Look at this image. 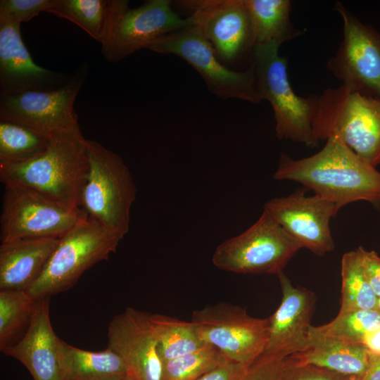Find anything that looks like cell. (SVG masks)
<instances>
[{"instance_id": "6da1fadb", "label": "cell", "mask_w": 380, "mask_h": 380, "mask_svg": "<svg viewBox=\"0 0 380 380\" xmlns=\"http://www.w3.org/2000/svg\"><path fill=\"white\" fill-rule=\"evenodd\" d=\"M273 178L300 183L339 210L360 201L380 207V172L336 137L328 138L320 151L306 158L281 153Z\"/></svg>"}, {"instance_id": "7a4b0ae2", "label": "cell", "mask_w": 380, "mask_h": 380, "mask_svg": "<svg viewBox=\"0 0 380 380\" xmlns=\"http://www.w3.org/2000/svg\"><path fill=\"white\" fill-rule=\"evenodd\" d=\"M88 171L87 139L77 125L49 134L46 149L18 164H0L4 186L31 190L53 202L80 207Z\"/></svg>"}, {"instance_id": "3957f363", "label": "cell", "mask_w": 380, "mask_h": 380, "mask_svg": "<svg viewBox=\"0 0 380 380\" xmlns=\"http://www.w3.org/2000/svg\"><path fill=\"white\" fill-rule=\"evenodd\" d=\"M319 141L336 137L372 166L380 165V99L344 85L317 96L312 122Z\"/></svg>"}, {"instance_id": "277c9868", "label": "cell", "mask_w": 380, "mask_h": 380, "mask_svg": "<svg viewBox=\"0 0 380 380\" xmlns=\"http://www.w3.org/2000/svg\"><path fill=\"white\" fill-rule=\"evenodd\" d=\"M88 171L80 206L121 239L128 233L137 187L120 156L87 139Z\"/></svg>"}, {"instance_id": "5b68a950", "label": "cell", "mask_w": 380, "mask_h": 380, "mask_svg": "<svg viewBox=\"0 0 380 380\" xmlns=\"http://www.w3.org/2000/svg\"><path fill=\"white\" fill-rule=\"evenodd\" d=\"M280 44L269 43L254 47L251 65L255 84L262 100L271 104L279 139L298 142L315 147L312 122L317 95L298 96L289 80L287 60L279 55Z\"/></svg>"}, {"instance_id": "8992f818", "label": "cell", "mask_w": 380, "mask_h": 380, "mask_svg": "<svg viewBox=\"0 0 380 380\" xmlns=\"http://www.w3.org/2000/svg\"><path fill=\"white\" fill-rule=\"evenodd\" d=\"M121 240L87 215L59 238L43 272L26 292L37 300L68 291L86 270L108 260Z\"/></svg>"}, {"instance_id": "52a82bcc", "label": "cell", "mask_w": 380, "mask_h": 380, "mask_svg": "<svg viewBox=\"0 0 380 380\" xmlns=\"http://www.w3.org/2000/svg\"><path fill=\"white\" fill-rule=\"evenodd\" d=\"M171 5L169 0H146L132 8L129 1L108 0L100 42L103 58L119 62L165 34L193 25L189 16L182 18Z\"/></svg>"}, {"instance_id": "ba28073f", "label": "cell", "mask_w": 380, "mask_h": 380, "mask_svg": "<svg viewBox=\"0 0 380 380\" xmlns=\"http://www.w3.org/2000/svg\"><path fill=\"white\" fill-rule=\"evenodd\" d=\"M300 248L299 243L263 211L249 228L218 245L212 262L227 272L278 275Z\"/></svg>"}, {"instance_id": "9c48e42d", "label": "cell", "mask_w": 380, "mask_h": 380, "mask_svg": "<svg viewBox=\"0 0 380 380\" xmlns=\"http://www.w3.org/2000/svg\"><path fill=\"white\" fill-rule=\"evenodd\" d=\"M147 49L182 58L200 74L208 90L222 99H237L254 104L262 101L256 88L253 66L250 65L245 71L229 68L194 25L164 35Z\"/></svg>"}, {"instance_id": "30bf717a", "label": "cell", "mask_w": 380, "mask_h": 380, "mask_svg": "<svg viewBox=\"0 0 380 380\" xmlns=\"http://www.w3.org/2000/svg\"><path fill=\"white\" fill-rule=\"evenodd\" d=\"M87 216L80 207L53 202L21 186H4L0 241L60 238Z\"/></svg>"}, {"instance_id": "8fae6325", "label": "cell", "mask_w": 380, "mask_h": 380, "mask_svg": "<svg viewBox=\"0 0 380 380\" xmlns=\"http://www.w3.org/2000/svg\"><path fill=\"white\" fill-rule=\"evenodd\" d=\"M201 340L229 360L251 365L265 350L269 318L250 316L246 309L227 303L193 312L191 320Z\"/></svg>"}, {"instance_id": "7c38bea8", "label": "cell", "mask_w": 380, "mask_h": 380, "mask_svg": "<svg viewBox=\"0 0 380 380\" xmlns=\"http://www.w3.org/2000/svg\"><path fill=\"white\" fill-rule=\"evenodd\" d=\"M87 72L84 63L58 89L0 94V120L19 123L46 135L79 125L74 104Z\"/></svg>"}, {"instance_id": "4fadbf2b", "label": "cell", "mask_w": 380, "mask_h": 380, "mask_svg": "<svg viewBox=\"0 0 380 380\" xmlns=\"http://www.w3.org/2000/svg\"><path fill=\"white\" fill-rule=\"evenodd\" d=\"M334 10L342 17L343 38L327 68L349 89L380 99V34L341 3Z\"/></svg>"}, {"instance_id": "5bb4252c", "label": "cell", "mask_w": 380, "mask_h": 380, "mask_svg": "<svg viewBox=\"0 0 380 380\" xmlns=\"http://www.w3.org/2000/svg\"><path fill=\"white\" fill-rule=\"evenodd\" d=\"M193 25L208 40L227 66L255 47L251 21L245 0H182Z\"/></svg>"}, {"instance_id": "9a60e30c", "label": "cell", "mask_w": 380, "mask_h": 380, "mask_svg": "<svg viewBox=\"0 0 380 380\" xmlns=\"http://www.w3.org/2000/svg\"><path fill=\"white\" fill-rule=\"evenodd\" d=\"M308 191L303 186L286 196L272 198L265 203L263 211L302 248L322 256L335 248L330 221L339 209L321 196L307 195Z\"/></svg>"}, {"instance_id": "2e32d148", "label": "cell", "mask_w": 380, "mask_h": 380, "mask_svg": "<svg viewBox=\"0 0 380 380\" xmlns=\"http://www.w3.org/2000/svg\"><path fill=\"white\" fill-rule=\"evenodd\" d=\"M108 347L118 353L132 380H162L163 363L148 314L127 308L110 321Z\"/></svg>"}, {"instance_id": "e0dca14e", "label": "cell", "mask_w": 380, "mask_h": 380, "mask_svg": "<svg viewBox=\"0 0 380 380\" xmlns=\"http://www.w3.org/2000/svg\"><path fill=\"white\" fill-rule=\"evenodd\" d=\"M71 76L36 64L23 41L20 24L0 18V94L56 89Z\"/></svg>"}, {"instance_id": "ac0fdd59", "label": "cell", "mask_w": 380, "mask_h": 380, "mask_svg": "<svg viewBox=\"0 0 380 380\" xmlns=\"http://www.w3.org/2000/svg\"><path fill=\"white\" fill-rule=\"evenodd\" d=\"M282 292L281 303L269 317V337L263 353L286 357L306 344L316 298L308 289L294 286L284 273L278 275Z\"/></svg>"}, {"instance_id": "d6986e66", "label": "cell", "mask_w": 380, "mask_h": 380, "mask_svg": "<svg viewBox=\"0 0 380 380\" xmlns=\"http://www.w3.org/2000/svg\"><path fill=\"white\" fill-rule=\"evenodd\" d=\"M49 316V298L37 299L33 317L24 336L2 351L20 361L34 380H62L60 346Z\"/></svg>"}, {"instance_id": "ffe728a7", "label": "cell", "mask_w": 380, "mask_h": 380, "mask_svg": "<svg viewBox=\"0 0 380 380\" xmlns=\"http://www.w3.org/2000/svg\"><path fill=\"white\" fill-rule=\"evenodd\" d=\"M59 238L23 239L0 246V291H26L46 267Z\"/></svg>"}, {"instance_id": "44dd1931", "label": "cell", "mask_w": 380, "mask_h": 380, "mask_svg": "<svg viewBox=\"0 0 380 380\" xmlns=\"http://www.w3.org/2000/svg\"><path fill=\"white\" fill-rule=\"evenodd\" d=\"M374 357L361 343L308 336L302 350L285 359L295 365H315L341 374L361 376Z\"/></svg>"}, {"instance_id": "7402d4cb", "label": "cell", "mask_w": 380, "mask_h": 380, "mask_svg": "<svg viewBox=\"0 0 380 380\" xmlns=\"http://www.w3.org/2000/svg\"><path fill=\"white\" fill-rule=\"evenodd\" d=\"M60 360L62 380H118L128 376L124 361L108 347L93 352L61 340Z\"/></svg>"}, {"instance_id": "603a6c76", "label": "cell", "mask_w": 380, "mask_h": 380, "mask_svg": "<svg viewBox=\"0 0 380 380\" xmlns=\"http://www.w3.org/2000/svg\"><path fill=\"white\" fill-rule=\"evenodd\" d=\"M249 12L255 46L282 43L303 32L290 21L289 0H245Z\"/></svg>"}, {"instance_id": "cb8c5ba5", "label": "cell", "mask_w": 380, "mask_h": 380, "mask_svg": "<svg viewBox=\"0 0 380 380\" xmlns=\"http://www.w3.org/2000/svg\"><path fill=\"white\" fill-rule=\"evenodd\" d=\"M162 363L203 347L194 323L160 314H148Z\"/></svg>"}, {"instance_id": "d4e9b609", "label": "cell", "mask_w": 380, "mask_h": 380, "mask_svg": "<svg viewBox=\"0 0 380 380\" xmlns=\"http://www.w3.org/2000/svg\"><path fill=\"white\" fill-rule=\"evenodd\" d=\"M341 301L339 312L376 310L379 298L367 277L360 248L341 258Z\"/></svg>"}, {"instance_id": "484cf974", "label": "cell", "mask_w": 380, "mask_h": 380, "mask_svg": "<svg viewBox=\"0 0 380 380\" xmlns=\"http://www.w3.org/2000/svg\"><path fill=\"white\" fill-rule=\"evenodd\" d=\"M37 300L26 291H0V350L13 346L26 333Z\"/></svg>"}, {"instance_id": "4316f807", "label": "cell", "mask_w": 380, "mask_h": 380, "mask_svg": "<svg viewBox=\"0 0 380 380\" xmlns=\"http://www.w3.org/2000/svg\"><path fill=\"white\" fill-rule=\"evenodd\" d=\"M49 135L23 125L0 120V164H18L37 157L47 147Z\"/></svg>"}, {"instance_id": "83f0119b", "label": "cell", "mask_w": 380, "mask_h": 380, "mask_svg": "<svg viewBox=\"0 0 380 380\" xmlns=\"http://www.w3.org/2000/svg\"><path fill=\"white\" fill-rule=\"evenodd\" d=\"M380 327V313L376 310L338 312L330 322L311 326L308 336H324L363 344L366 335Z\"/></svg>"}, {"instance_id": "f1b7e54d", "label": "cell", "mask_w": 380, "mask_h": 380, "mask_svg": "<svg viewBox=\"0 0 380 380\" xmlns=\"http://www.w3.org/2000/svg\"><path fill=\"white\" fill-rule=\"evenodd\" d=\"M108 0H53L46 12L66 19L101 42Z\"/></svg>"}, {"instance_id": "f546056e", "label": "cell", "mask_w": 380, "mask_h": 380, "mask_svg": "<svg viewBox=\"0 0 380 380\" xmlns=\"http://www.w3.org/2000/svg\"><path fill=\"white\" fill-rule=\"evenodd\" d=\"M227 359L215 347L199 349L163 363L162 380H196Z\"/></svg>"}, {"instance_id": "4dcf8cb0", "label": "cell", "mask_w": 380, "mask_h": 380, "mask_svg": "<svg viewBox=\"0 0 380 380\" xmlns=\"http://www.w3.org/2000/svg\"><path fill=\"white\" fill-rule=\"evenodd\" d=\"M52 2L53 0H1L0 18L21 24L46 12Z\"/></svg>"}, {"instance_id": "1f68e13d", "label": "cell", "mask_w": 380, "mask_h": 380, "mask_svg": "<svg viewBox=\"0 0 380 380\" xmlns=\"http://www.w3.org/2000/svg\"><path fill=\"white\" fill-rule=\"evenodd\" d=\"M360 376L347 375L311 365H295L284 360L282 380H360Z\"/></svg>"}, {"instance_id": "d6a6232c", "label": "cell", "mask_w": 380, "mask_h": 380, "mask_svg": "<svg viewBox=\"0 0 380 380\" xmlns=\"http://www.w3.org/2000/svg\"><path fill=\"white\" fill-rule=\"evenodd\" d=\"M285 357L262 353L248 367L243 380H282Z\"/></svg>"}, {"instance_id": "836d02e7", "label": "cell", "mask_w": 380, "mask_h": 380, "mask_svg": "<svg viewBox=\"0 0 380 380\" xmlns=\"http://www.w3.org/2000/svg\"><path fill=\"white\" fill-rule=\"evenodd\" d=\"M249 366L227 360L196 380H243Z\"/></svg>"}, {"instance_id": "e575fe53", "label": "cell", "mask_w": 380, "mask_h": 380, "mask_svg": "<svg viewBox=\"0 0 380 380\" xmlns=\"http://www.w3.org/2000/svg\"><path fill=\"white\" fill-rule=\"evenodd\" d=\"M359 248L368 280L375 294L380 298V256L374 251Z\"/></svg>"}, {"instance_id": "d590c367", "label": "cell", "mask_w": 380, "mask_h": 380, "mask_svg": "<svg viewBox=\"0 0 380 380\" xmlns=\"http://www.w3.org/2000/svg\"><path fill=\"white\" fill-rule=\"evenodd\" d=\"M363 345L373 356L380 357V327L366 335Z\"/></svg>"}, {"instance_id": "8d00e7d4", "label": "cell", "mask_w": 380, "mask_h": 380, "mask_svg": "<svg viewBox=\"0 0 380 380\" xmlns=\"http://www.w3.org/2000/svg\"><path fill=\"white\" fill-rule=\"evenodd\" d=\"M360 380H380V357H374L366 372Z\"/></svg>"}, {"instance_id": "74e56055", "label": "cell", "mask_w": 380, "mask_h": 380, "mask_svg": "<svg viewBox=\"0 0 380 380\" xmlns=\"http://www.w3.org/2000/svg\"><path fill=\"white\" fill-rule=\"evenodd\" d=\"M376 310L380 313V298H379V299H378Z\"/></svg>"}, {"instance_id": "f35d334b", "label": "cell", "mask_w": 380, "mask_h": 380, "mask_svg": "<svg viewBox=\"0 0 380 380\" xmlns=\"http://www.w3.org/2000/svg\"><path fill=\"white\" fill-rule=\"evenodd\" d=\"M118 380H132V379H131L129 376H127L125 378L120 379H118Z\"/></svg>"}]
</instances>
